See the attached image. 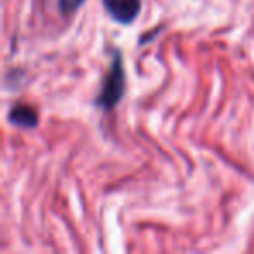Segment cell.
Listing matches in <instances>:
<instances>
[{
    "label": "cell",
    "instance_id": "cell-1",
    "mask_svg": "<svg viewBox=\"0 0 254 254\" xmlns=\"http://www.w3.org/2000/svg\"><path fill=\"white\" fill-rule=\"evenodd\" d=\"M126 92V71H124L122 56L119 51H113V60L110 64V71L103 82L101 92L96 98V106H99L105 112L113 110L122 99Z\"/></svg>",
    "mask_w": 254,
    "mask_h": 254
},
{
    "label": "cell",
    "instance_id": "cell-2",
    "mask_svg": "<svg viewBox=\"0 0 254 254\" xmlns=\"http://www.w3.org/2000/svg\"><path fill=\"white\" fill-rule=\"evenodd\" d=\"M103 5L110 18L120 25L132 23L141 11V0H103Z\"/></svg>",
    "mask_w": 254,
    "mask_h": 254
},
{
    "label": "cell",
    "instance_id": "cell-3",
    "mask_svg": "<svg viewBox=\"0 0 254 254\" xmlns=\"http://www.w3.org/2000/svg\"><path fill=\"white\" fill-rule=\"evenodd\" d=\"M9 122L14 124L16 127L23 129H33L39 126V115L37 112L28 105H19L9 112Z\"/></svg>",
    "mask_w": 254,
    "mask_h": 254
},
{
    "label": "cell",
    "instance_id": "cell-4",
    "mask_svg": "<svg viewBox=\"0 0 254 254\" xmlns=\"http://www.w3.org/2000/svg\"><path fill=\"white\" fill-rule=\"evenodd\" d=\"M82 4H84V0H60V9L63 14H71V12L77 11Z\"/></svg>",
    "mask_w": 254,
    "mask_h": 254
}]
</instances>
